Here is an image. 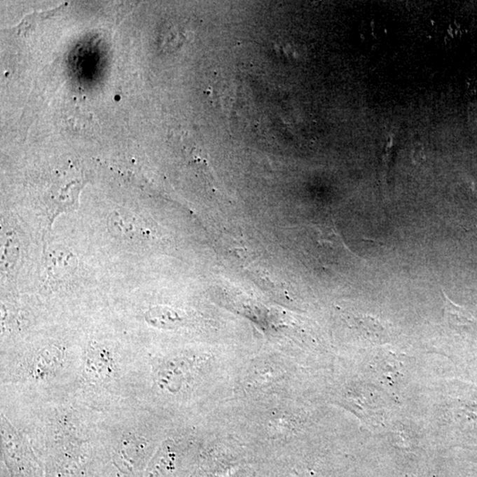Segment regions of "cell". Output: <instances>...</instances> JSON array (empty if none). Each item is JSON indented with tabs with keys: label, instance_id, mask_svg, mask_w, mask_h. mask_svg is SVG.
<instances>
[{
	"label": "cell",
	"instance_id": "obj_1",
	"mask_svg": "<svg viewBox=\"0 0 477 477\" xmlns=\"http://www.w3.org/2000/svg\"><path fill=\"white\" fill-rule=\"evenodd\" d=\"M108 226L115 235L130 241L146 238L151 233V230L137 216L128 215L126 213H113L108 221Z\"/></svg>",
	"mask_w": 477,
	"mask_h": 477
},
{
	"label": "cell",
	"instance_id": "obj_2",
	"mask_svg": "<svg viewBox=\"0 0 477 477\" xmlns=\"http://www.w3.org/2000/svg\"><path fill=\"white\" fill-rule=\"evenodd\" d=\"M74 266V256L67 252H53L49 259L50 272L57 277L65 275Z\"/></svg>",
	"mask_w": 477,
	"mask_h": 477
},
{
	"label": "cell",
	"instance_id": "obj_3",
	"mask_svg": "<svg viewBox=\"0 0 477 477\" xmlns=\"http://www.w3.org/2000/svg\"><path fill=\"white\" fill-rule=\"evenodd\" d=\"M152 313L160 316L161 319L160 322H159L160 323V326H163L164 324V326L169 327L170 324L174 326L176 323L181 321V317L179 316L178 314H176L174 310L170 309H161V307H159L158 310H154Z\"/></svg>",
	"mask_w": 477,
	"mask_h": 477
}]
</instances>
